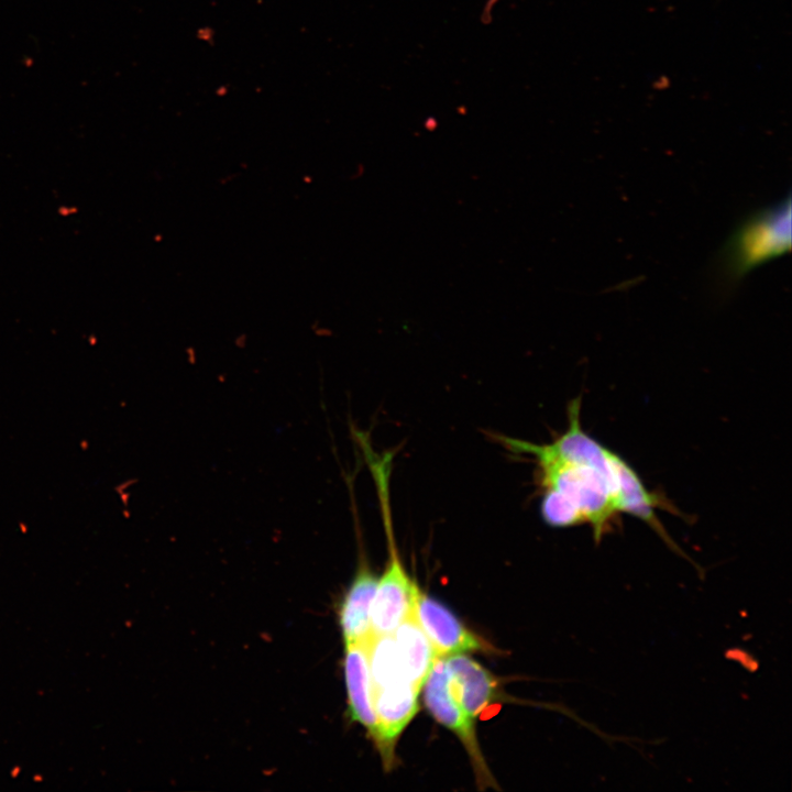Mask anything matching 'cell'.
Masks as SVG:
<instances>
[{
	"mask_svg": "<svg viewBox=\"0 0 792 792\" xmlns=\"http://www.w3.org/2000/svg\"><path fill=\"white\" fill-rule=\"evenodd\" d=\"M424 702L430 714L452 730L464 745L474 766L476 780L483 788L494 785L493 777L481 752L474 722L452 695L444 657H437L424 684Z\"/></svg>",
	"mask_w": 792,
	"mask_h": 792,
	"instance_id": "obj_3",
	"label": "cell"
},
{
	"mask_svg": "<svg viewBox=\"0 0 792 792\" xmlns=\"http://www.w3.org/2000/svg\"><path fill=\"white\" fill-rule=\"evenodd\" d=\"M791 248V196L752 213L733 232L721 254L722 272L730 283Z\"/></svg>",
	"mask_w": 792,
	"mask_h": 792,
	"instance_id": "obj_2",
	"label": "cell"
},
{
	"mask_svg": "<svg viewBox=\"0 0 792 792\" xmlns=\"http://www.w3.org/2000/svg\"><path fill=\"white\" fill-rule=\"evenodd\" d=\"M393 637L406 678L421 689L437 654L417 619L415 608L397 626Z\"/></svg>",
	"mask_w": 792,
	"mask_h": 792,
	"instance_id": "obj_9",
	"label": "cell"
},
{
	"mask_svg": "<svg viewBox=\"0 0 792 792\" xmlns=\"http://www.w3.org/2000/svg\"><path fill=\"white\" fill-rule=\"evenodd\" d=\"M580 409V399L572 400L568 428L549 443L498 437L512 452L536 461L542 519L556 528L588 524L600 542L614 518L628 514L642 520L672 550L685 557L659 520L660 498L646 487L626 460L583 429Z\"/></svg>",
	"mask_w": 792,
	"mask_h": 792,
	"instance_id": "obj_1",
	"label": "cell"
},
{
	"mask_svg": "<svg viewBox=\"0 0 792 792\" xmlns=\"http://www.w3.org/2000/svg\"><path fill=\"white\" fill-rule=\"evenodd\" d=\"M378 579L362 562L344 595L340 626L345 644L363 642L372 636L371 607Z\"/></svg>",
	"mask_w": 792,
	"mask_h": 792,
	"instance_id": "obj_8",
	"label": "cell"
},
{
	"mask_svg": "<svg viewBox=\"0 0 792 792\" xmlns=\"http://www.w3.org/2000/svg\"><path fill=\"white\" fill-rule=\"evenodd\" d=\"M421 689L406 678L373 690V703L377 719L374 741L386 769L395 761L396 741L418 711Z\"/></svg>",
	"mask_w": 792,
	"mask_h": 792,
	"instance_id": "obj_4",
	"label": "cell"
},
{
	"mask_svg": "<svg viewBox=\"0 0 792 792\" xmlns=\"http://www.w3.org/2000/svg\"><path fill=\"white\" fill-rule=\"evenodd\" d=\"M415 612L437 657L492 649L487 642L470 631L450 609L421 592L418 594Z\"/></svg>",
	"mask_w": 792,
	"mask_h": 792,
	"instance_id": "obj_5",
	"label": "cell"
},
{
	"mask_svg": "<svg viewBox=\"0 0 792 792\" xmlns=\"http://www.w3.org/2000/svg\"><path fill=\"white\" fill-rule=\"evenodd\" d=\"M365 646L372 690L383 688L402 678H406L393 635H372L365 641Z\"/></svg>",
	"mask_w": 792,
	"mask_h": 792,
	"instance_id": "obj_10",
	"label": "cell"
},
{
	"mask_svg": "<svg viewBox=\"0 0 792 792\" xmlns=\"http://www.w3.org/2000/svg\"><path fill=\"white\" fill-rule=\"evenodd\" d=\"M449 688L465 714L474 721L495 698L493 675L464 653L444 657Z\"/></svg>",
	"mask_w": 792,
	"mask_h": 792,
	"instance_id": "obj_6",
	"label": "cell"
},
{
	"mask_svg": "<svg viewBox=\"0 0 792 792\" xmlns=\"http://www.w3.org/2000/svg\"><path fill=\"white\" fill-rule=\"evenodd\" d=\"M344 676L351 717L364 726L374 740L377 719L365 641L345 644Z\"/></svg>",
	"mask_w": 792,
	"mask_h": 792,
	"instance_id": "obj_7",
	"label": "cell"
}]
</instances>
